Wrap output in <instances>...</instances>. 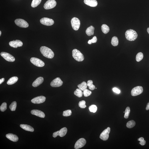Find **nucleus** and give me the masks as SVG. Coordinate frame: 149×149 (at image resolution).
<instances>
[{"instance_id":"nucleus-22","label":"nucleus","mask_w":149,"mask_h":149,"mask_svg":"<svg viewBox=\"0 0 149 149\" xmlns=\"http://www.w3.org/2000/svg\"><path fill=\"white\" fill-rule=\"evenodd\" d=\"M94 28L93 26H91L88 28L86 30V33L88 36L93 35L94 34Z\"/></svg>"},{"instance_id":"nucleus-38","label":"nucleus","mask_w":149,"mask_h":149,"mask_svg":"<svg viewBox=\"0 0 149 149\" xmlns=\"http://www.w3.org/2000/svg\"><path fill=\"white\" fill-rule=\"evenodd\" d=\"M7 105L6 102H3L0 107V110L2 112H4L7 109Z\"/></svg>"},{"instance_id":"nucleus-18","label":"nucleus","mask_w":149,"mask_h":149,"mask_svg":"<svg viewBox=\"0 0 149 149\" xmlns=\"http://www.w3.org/2000/svg\"><path fill=\"white\" fill-rule=\"evenodd\" d=\"M84 3L88 5L95 7L98 5V2L96 0H84Z\"/></svg>"},{"instance_id":"nucleus-35","label":"nucleus","mask_w":149,"mask_h":149,"mask_svg":"<svg viewBox=\"0 0 149 149\" xmlns=\"http://www.w3.org/2000/svg\"><path fill=\"white\" fill-rule=\"evenodd\" d=\"M72 112L70 110H67L63 112V116H68L71 115Z\"/></svg>"},{"instance_id":"nucleus-33","label":"nucleus","mask_w":149,"mask_h":149,"mask_svg":"<svg viewBox=\"0 0 149 149\" xmlns=\"http://www.w3.org/2000/svg\"><path fill=\"white\" fill-rule=\"evenodd\" d=\"M130 108L129 107H127L125 111V114L124 117L125 119H127L129 116L130 113Z\"/></svg>"},{"instance_id":"nucleus-45","label":"nucleus","mask_w":149,"mask_h":149,"mask_svg":"<svg viewBox=\"0 0 149 149\" xmlns=\"http://www.w3.org/2000/svg\"><path fill=\"white\" fill-rule=\"evenodd\" d=\"M1 31H0V36H1Z\"/></svg>"},{"instance_id":"nucleus-24","label":"nucleus","mask_w":149,"mask_h":149,"mask_svg":"<svg viewBox=\"0 0 149 149\" xmlns=\"http://www.w3.org/2000/svg\"><path fill=\"white\" fill-rule=\"evenodd\" d=\"M87 84L84 82H82L80 84H79L78 85V87L82 91H84L87 89Z\"/></svg>"},{"instance_id":"nucleus-17","label":"nucleus","mask_w":149,"mask_h":149,"mask_svg":"<svg viewBox=\"0 0 149 149\" xmlns=\"http://www.w3.org/2000/svg\"><path fill=\"white\" fill-rule=\"evenodd\" d=\"M32 114L42 118L45 117V115L43 112L37 110H33L31 112Z\"/></svg>"},{"instance_id":"nucleus-12","label":"nucleus","mask_w":149,"mask_h":149,"mask_svg":"<svg viewBox=\"0 0 149 149\" xmlns=\"http://www.w3.org/2000/svg\"><path fill=\"white\" fill-rule=\"evenodd\" d=\"M86 143V140L84 138L79 139L76 142L74 145V148L78 149L82 148L85 145Z\"/></svg>"},{"instance_id":"nucleus-27","label":"nucleus","mask_w":149,"mask_h":149,"mask_svg":"<svg viewBox=\"0 0 149 149\" xmlns=\"http://www.w3.org/2000/svg\"><path fill=\"white\" fill-rule=\"evenodd\" d=\"M74 93L75 95L79 98L82 97L83 94L82 91L79 88L76 89Z\"/></svg>"},{"instance_id":"nucleus-4","label":"nucleus","mask_w":149,"mask_h":149,"mask_svg":"<svg viewBox=\"0 0 149 149\" xmlns=\"http://www.w3.org/2000/svg\"><path fill=\"white\" fill-rule=\"evenodd\" d=\"M71 24L74 30H77L79 29L80 26V21L78 18L74 17L71 20Z\"/></svg>"},{"instance_id":"nucleus-7","label":"nucleus","mask_w":149,"mask_h":149,"mask_svg":"<svg viewBox=\"0 0 149 149\" xmlns=\"http://www.w3.org/2000/svg\"><path fill=\"white\" fill-rule=\"evenodd\" d=\"M110 131V128L109 127L107 128L101 133L100 136V138L104 141L107 140L109 138V135Z\"/></svg>"},{"instance_id":"nucleus-28","label":"nucleus","mask_w":149,"mask_h":149,"mask_svg":"<svg viewBox=\"0 0 149 149\" xmlns=\"http://www.w3.org/2000/svg\"><path fill=\"white\" fill-rule=\"evenodd\" d=\"M136 125L135 122L133 120H131L128 122L126 124L127 128H131L133 127Z\"/></svg>"},{"instance_id":"nucleus-41","label":"nucleus","mask_w":149,"mask_h":149,"mask_svg":"<svg viewBox=\"0 0 149 149\" xmlns=\"http://www.w3.org/2000/svg\"><path fill=\"white\" fill-rule=\"evenodd\" d=\"M113 92L117 94H119L120 92H121V91H120V90L116 88H113Z\"/></svg>"},{"instance_id":"nucleus-19","label":"nucleus","mask_w":149,"mask_h":149,"mask_svg":"<svg viewBox=\"0 0 149 149\" xmlns=\"http://www.w3.org/2000/svg\"><path fill=\"white\" fill-rule=\"evenodd\" d=\"M44 81V79L42 77H39L32 84L33 87H38L42 84Z\"/></svg>"},{"instance_id":"nucleus-29","label":"nucleus","mask_w":149,"mask_h":149,"mask_svg":"<svg viewBox=\"0 0 149 149\" xmlns=\"http://www.w3.org/2000/svg\"><path fill=\"white\" fill-rule=\"evenodd\" d=\"M87 85L89 87V88L91 90H94L95 88V86L93 84V81L92 80H88L87 82Z\"/></svg>"},{"instance_id":"nucleus-37","label":"nucleus","mask_w":149,"mask_h":149,"mask_svg":"<svg viewBox=\"0 0 149 149\" xmlns=\"http://www.w3.org/2000/svg\"><path fill=\"white\" fill-rule=\"evenodd\" d=\"M79 107L82 109H84L87 107L86 105V102L83 100L79 102Z\"/></svg>"},{"instance_id":"nucleus-23","label":"nucleus","mask_w":149,"mask_h":149,"mask_svg":"<svg viewBox=\"0 0 149 149\" xmlns=\"http://www.w3.org/2000/svg\"><path fill=\"white\" fill-rule=\"evenodd\" d=\"M18 78L17 77H11L7 82V84L8 85H12L15 83L17 82Z\"/></svg>"},{"instance_id":"nucleus-21","label":"nucleus","mask_w":149,"mask_h":149,"mask_svg":"<svg viewBox=\"0 0 149 149\" xmlns=\"http://www.w3.org/2000/svg\"><path fill=\"white\" fill-rule=\"evenodd\" d=\"M20 126L23 130L26 131L33 132L34 131V129L32 126L27 125L21 124Z\"/></svg>"},{"instance_id":"nucleus-36","label":"nucleus","mask_w":149,"mask_h":149,"mask_svg":"<svg viewBox=\"0 0 149 149\" xmlns=\"http://www.w3.org/2000/svg\"><path fill=\"white\" fill-rule=\"evenodd\" d=\"M83 93L84 96L85 97H87L91 95L92 93V92L87 89L83 91Z\"/></svg>"},{"instance_id":"nucleus-3","label":"nucleus","mask_w":149,"mask_h":149,"mask_svg":"<svg viewBox=\"0 0 149 149\" xmlns=\"http://www.w3.org/2000/svg\"><path fill=\"white\" fill-rule=\"evenodd\" d=\"M72 56L75 60L78 62H82L84 60V57L83 54L76 49L72 51Z\"/></svg>"},{"instance_id":"nucleus-11","label":"nucleus","mask_w":149,"mask_h":149,"mask_svg":"<svg viewBox=\"0 0 149 149\" xmlns=\"http://www.w3.org/2000/svg\"><path fill=\"white\" fill-rule=\"evenodd\" d=\"M67 131V130L66 128H62L60 131L54 132L53 134V137L54 138H56L58 136L61 137H63L66 134Z\"/></svg>"},{"instance_id":"nucleus-44","label":"nucleus","mask_w":149,"mask_h":149,"mask_svg":"<svg viewBox=\"0 0 149 149\" xmlns=\"http://www.w3.org/2000/svg\"><path fill=\"white\" fill-rule=\"evenodd\" d=\"M147 32H148V33L149 34V28H148V29H147Z\"/></svg>"},{"instance_id":"nucleus-34","label":"nucleus","mask_w":149,"mask_h":149,"mask_svg":"<svg viewBox=\"0 0 149 149\" xmlns=\"http://www.w3.org/2000/svg\"><path fill=\"white\" fill-rule=\"evenodd\" d=\"M90 111L93 113H95L97 111V107L95 105H92L89 107Z\"/></svg>"},{"instance_id":"nucleus-31","label":"nucleus","mask_w":149,"mask_h":149,"mask_svg":"<svg viewBox=\"0 0 149 149\" xmlns=\"http://www.w3.org/2000/svg\"><path fill=\"white\" fill-rule=\"evenodd\" d=\"M143 54L141 52H139L137 54L136 57V60L138 62H140L143 58Z\"/></svg>"},{"instance_id":"nucleus-10","label":"nucleus","mask_w":149,"mask_h":149,"mask_svg":"<svg viewBox=\"0 0 149 149\" xmlns=\"http://www.w3.org/2000/svg\"><path fill=\"white\" fill-rule=\"evenodd\" d=\"M0 54L1 56L8 61L13 62L15 61L14 57L7 52H2Z\"/></svg>"},{"instance_id":"nucleus-9","label":"nucleus","mask_w":149,"mask_h":149,"mask_svg":"<svg viewBox=\"0 0 149 149\" xmlns=\"http://www.w3.org/2000/svg\"><path fill=\"white\" fill-rule=\"evenodd\" d=\"M143 88L141 86H137L132 90L131 95L133 96H136L139 95L143 92Z\"/></svg>"},{"instance_id":"nucleus-6","label":"nucleus","mask_w":149,"mask_h":149,"mask_svg":"<svg viewBox=\"0 0 149 149\" xmlns=\"http://www.w3.org/2000/svg\"><path fill=\"white\" fill-rule=\"evenodd\" d=\"M56 4L55 0H48L45 3L44 7L46 9H51L55 7Z\"/></svg>"},{"instance_id":"nucleus-43","label":"nucleus","mask_w":149,"mask_h":149,"mask_svg":"<svg viewBox=\"0 0 149 149\" xmlns=\"http://www.w3.org/2000/svg\"><path fill=\"white\" fill-rule=\"evenodd\" d=\"M146 110H149V102L148 103L146 107Z\"/></svg>"},{"instance_id":"nucleus-15","label":"nucleus","mask_w":149,"mask_h":149,"mask_svg":"<svg viewBox=\"0 0 149 149\" xmlns=\"http://www.w3.org/2000/svg\"><path fill=\"white\" fill-rule=\"evenodd\" d=\"M46 98L43 96H38L34 98L31 100V102L35 104H40L44 102Z\"/></svg>"},{"instance_id":"nucleus-2","label":"nucleus","mask_w":149,"mask_h":149,"mask_svg":"<svg viewBox=\"0 0 149 149\" xmlns=\"http://www.w3.org/2000/svg\"><path fill=\"white\" fill-rule=\"evenodd\" d=\"M125 35L127 39L131 41L135 40L138 37L136 32L131 29L127 30L125 32Z\"/></svg>"},{"instance_id":"nucleus-5","label":"nucleus","mask_w":149,"mask_h":149,"mask_svg":"<svg viewBox=\"0 0 149 149\" xmlns=\"http://www.w3.org/2000/svg\"><path fill=\"white\" fill-rule=\"evenodd\" d=\"M30 61L32 64L37 67H42L45 65L44 62L43 61L36 57H32Z\"/></svg>"},{"instance_id":"nucleus-25","label":"nucleus","mask_w":149,"mask_h":149,"mask_svg":"<svg viewBox=\"0 0 149 149\" xmlns=\"http://www.w3.org/2000/svg\"><path fill=\"white\" fill-rule=\"evenodd\" d=\"M101 28L103 33L104 34L107 33H109L110 30L109 27L105 24L102 25Z\"/></svg>"},{"instance_id":"nucleus-8","label":"nucleus","mask_w":149,"mask_h":149,"mask_svg":"<svg viewBox=\"0 0 149 149\" xmlns=\"http://www.w3.org/2000/svg\"><path fill=\"white\" fill-rule=\"evenodd\" d=\"M15 23L17 25L21 28H27L29 26V25L28 23L24 20L19 19L15 20Z\"/></svg>"},{"instance_id":"nucleus-39","label":"nucleus","mask_w":149,"mask_h":149,"mask_svg":"<svg viewBox=\"0 0 149 149\" xmlns=\"http://www.w3.org/2000/svg\"><path fill=\"white\" fill-rule=\"evenodd\" d=\"M97 41V37L96 36H94L93 37L92 39L91 40H89L88 42V44H91L92 43H96Z\"/></svg>"},{"instance_id":"nucleus-13","label":"nucleus","mask_w":149,"mask_h":149,"mask_svg":"<svg viewBox=\"0 0 149 149\" xmlns=\"http://www.w3.org/2000/svg\"><path fill=\"white\" fill-rule=\"evenodd\" d=\"M63 82L60 78L57 77L52 80L50 84V85L52 87H57L61 86Z\"/></svg>"},{"instance_id":"nucleus-42","label":"nucleus","mask_w":149,"mask_h":149,"mask_svg":"<svg viewBox=\"0 0 149 149\" xmlns=\"http://www.w3.org/2000/svg\"><path fill=\"white\" fill-rule=\"evenodd\" d=\"M5 80V79L4 78H3L0 79V84H2L4 82Z\"/></svg>"},{"instance_id":"nucleus-30","label":"nucleus","mask_w":149,"mask_h":149,"mask_svg":"<svg viewBox=\"0 0 149 149\" xmlns=\"http://www.w3.org/2000/svg\"><path fill=\"white\" fill-rule=\"evenodd\" d=\"M42 0H33L31 3L32 7L35 8L39 5L41 2Z\"/></svg>"},{"instance_id":"nucleus-32","label":"nucleus","mask_w":149,"mask_h":149,"mask_svg":"<svg viewBox=\"0 0 149 149\" xmlns=\"http://www.w3.org/2000/svg\"><path fill=\"white\" fill-rule=\"evenodd\" d=\"M17 107V103L16 101H14L10 105L9 107L12 111H14L16 110Z\"/></svg>"},{"instance_id":"nucleus-16","label":"nucleus","mask_w":149,"mask_h":149,"mask_svg":"<svg viewBox=\"0 0 149 149\" xmlns=\"http://www.w3.org/2000/svg\"><path fill=\"white\" fill-rule=\"evenodd\" d=\"M9 44L10 46L15 48H17L18 47L22 46L23 45V42L19 40H13V41L10 42Z\"/></svg>"},{"instance_id":"nucleus-1","label":"nucleus","mask_w":149,"mask_h":149,"mask_svg":"<svg viewBox=\"0 0 149 149\" xmlns=\"http://www.w3.org/2000/svg\"><path fill=\"white\" fill-rule=\"evenodd\" d=\"M40 51L44 56L49 59H52L54 56V54L50 49L45 46H42L40 48Z\"/></svg>"},{"instance_id":"nucleus-40","label":"nucleus","mask_w":149,"mask_h":149,"mask_svg":"<svg viewBox=\"0 0 149 149\" xmlns=\"http://www.w3.org/2000/svg\"><path fill=\"white\" fill-rule=\"evenodd\" d=\"M138 141H140L139 143L142 145H144L146 144V141L144 140L143 137H141L138 139Z\"/></svg>"},{"instance_id":"nucleus-14","label":"nucleus","mask_w":149,"mask_h":149,"mask_svg":"<svg viewBox=\"0 0 149 149\" xmlns=\"http://www.w3.org/2000/svg\"><path fill=\"white\" fill-rule=\"evenodd\" d=\"M40 22L42 24L48 26H51L53 25L54 23V21L53 19L47 18L41 19L40 20Z\"/></svg>"},{"instance_id":"nucleus-20","label":"nucleus","mask_w":149,"mask_h":149,"mask_svg":"<svg viewBox=\"0 0 149 149\" xmlns=\"http://www.w3.org/2000/svg\"><path fill=\"white\" fill-rule=\"evenodd\" d=\"M6 137L8 139L13 142L17 141L19 140L18 136L16 135L13 134H8L6 135Z\"/></svg>"},{"instance_id":"nucleus-26","label":"nucleus","mask_w":149,"mask_h":149,"mask_svg":"<svg viewBox=\"0 0 149 149\" xmlns=\"http://www.w3.org/2000/svg\"><path fill=\"white\" fill-rule=\"evenodd\" d=\"M111 43L113 46H116L118 44V40L117 37L114 36L112 38Z\"/></svg>"}]
</instances>
